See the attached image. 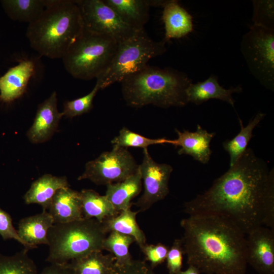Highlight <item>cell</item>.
Segmentation results:
<instances>
[{
    "label": "cell",
    "mask_w": 274,
    "mask_h": 274,
    "mask_svg": "<svg viewBox=\"0 0 274 274\" xmlns=\"http://www.w3.org/2000/svg\"><path fill=\"white\" fill-rule=\"evenodd\" d=\"M190 215H212L232 222L245 234L274 229V169L247 148L212 186L184 204Z\"/></svg>",
    "instance_id": "6da1fadb"
},
{
    "label": "cell",
    "mask_w": 274,
    "mask_h": 274,
    "mask_svg": "<svg viewBox=\"0 0 274 274\" xmlns=\"http://www.w3.org/2000/svg\"><path fill=\"white\" fill-rule=\"evenodd\" d=\"M188 265L206 274H245V234L228 220L212 215H190L180 222Z\"/></svg>",
    "instance_id": "7a4b0ae2"
},
{
    "label": "cell",
    "mask_w": 274,
    "mask_h": 274,
    "mask_svg": "<svg viewBox=\"0 0 274 274\" xmlns=\"http://www.w3.org/2000/svg\"><path fill=\"white\" fill-rule=\"evenodd\" d=\"M84 29L76 1L47 0L41 15L28 24L26 36L41 55L62 58Z\"/></svg>",
    "instance_id": "3957f363"
},
{
    "label": "cell",
    "mask_w": 274,
    "mask_h": 274,
    "mask_svg": "<svg viewBox=\"0 0 274 274\" xmlns=\"http://www.w3.org/2000/svg\"><path fill=\"white\" fill-rule=\"evenodd\" d=\"M120 83L128 106L139 108L152 104L168 108L188 104L186 92L192 80L186 73L175 69L147 65Z\"/></svg>",
    "instance_id": "277c9868"
},
{
    "label": "cell",
    "mask_w": 274,
    "mask_h": 274,
    "mask_svg": "<svg viewBox=\"0 0 274 274\" xmlns=\"http://www.w3.org/2000/svg\"><path fill=\"white\" fill-rule=\"evenodd\" d=\"M101 223L94 219L82 218L54 224L48 233L50 264H66L95 251L103 250L107 236Z\"/></svg>",
    "instance_id": "5b68a950"
},
{
    "label": "cell",
    "mask_w": 274,
    "mask_h": 274,
    "mask_svg": "<svg viewBox=\"0 0 274 274\" xmlns=\"http://www.w3.org/2000/svg\"><path fill=\"white\" fill-rule=\"evenodd\" d=\"M118 45L109 37L84 29L61 58L64 68L76 79H97L110 64Z\"/></svg>",
    "instance_id": "8992f818"
},
{
    "label": "cell",
    "mask_w": 274,
    "mask_h": 274,
    "mask_svg": "<svg viewBox=\"0 0 274 274\" xmlns=\"http://www.w3.org/2000/svg\"><path fill=\"white\" fill-rule=\"evenodd\" d=\"M166 42L152 39L145 29L136 30L133 35L118 43L114 56L109 65L97 79L100 89L143 69L152 58L167 50Z\"/></svg>",
    "instance_id": "52a82bcc"
},
{
    "label": "cell",
    "mask_w": 274,
    "mask_h": 274,
    "mask_svg": "<svg viewBox=\"0 0 274 274\" xmlns=\"http://www.w3.org/2000/svg\"><path fill=\"white\" fill-rule=\"evenodd\" d=\"M240 49L248 68L264 87L274 90V29L253 24Z\"/></svg>",
    "instance_id": "ba28073f"
},
{
    "label": "cell",
    "mask_w": 274,
    "mask_h": 274,
    "mask_svg": "<svg viewBox=\"0 0 274 274\" xmlns=\"http://www.w3.org/2000/svg\"><path fill=\"white\" fill-rule=\"evenodd\" d=\"M139 166L125 148L113 146L111 151L88 162L78 180L88 179L97 185L107 186L125 180L137 171Z\"/></svg>",
    "instance_id": "9c48e42d"
},
{
    "label": "cell",
    "mask_w": 274,
    "mask_h": 274,
    "mask_svg": "<svg viewBox=\"0 0 274 274\" xmlns=\"http://www.w3.org/2000/svg\"><path fill=\"white\" fill-rule=\"evenodd\" d=\"M84 29L109 37L118 43L136 31L125 23L104 0H76Z\"/></svg>",
    "instance_id": "30bf717a"
},
{
    "label": "cell",
    "mask_w": 274,
    "mask_h": 274,
    "mask_svg": "<svg viewBox=\"0 0 274 274\" xmlns=\"http://www.w3.org/2000/svg\"><path fill=\"white\" fill-rule=\"evenodd\" d=\"M139 168L144 192L135 204L139 212H143L168 195V182L173 168L169 164L155 161L147 148L143 149V159Z\"/></svg>",
    "instance_id": "8fae6325"
},
{
    "label": "cell",
    "mask_w": 274,
    "mask_h": 274,
    "mask_svg": "<svg viewBox=\"0 0 274 274\" xmlns=\"http://www.w3.org/2000/svg\"><path fill=\"white\" fill-rule=\"evenodd\" d=\"M247 235V264L259 274H274V229L261 226Z\"/></svg>",
    "instance_id": "7c38bea8"
},
{
    "label": "cell",
    "mask_w": 274,
    "mask_h": 274,
    "mask_svg": "<svg viewBox=\"0 0 274 274\" xmlns=\"http://www.w3.org/2000/svg\"><path fill=\"white\" fill-rule=\"evenodd\" d=\"M57 104V94L54 91L38 106L33 124L27 132V136L31 143H44L56 131L63 116L62 112L58 111Z\"/></svg>",
    "instance_id": "4fadbf2b"
},
{
    "label": "cell",
    "mask_w": 274,
    "mask_h": 274,
    "mask_svg": "<svg viewBox=\"0 0 274 274\" xmlns=\"http://www.w3.org/2000/svg\"><path fill=\"white\" fill-rule=\"evenodd\" d=\"M178 138L174 140L173 145L180 146L179 155H189L201 163L207 164L210 161L212 153L210 142L215 136V132H209L199 124L195 131H180L176 129Z\"/></svg>",
    "instance_id": "5bb4252c"
},
{
    "label": "cell",
    "mask_w": 274,
    "mask_h": 274,
    "mask_svg": "<svg viewBox=\"0 0 274 274\" xmlns=\"http://www.w3.org/2000/svg\"><path fill=\"white\" fill-rule=\"evenodd\" d=\"M35 73L34 62L22 60L0 77V99L11 102L25 92L29 80Z\"/></svg>",
    "instance_id": "9a60e30c"
},
{
    "label": "cell",
    "mask_w": 274,
    "mask_h": 274,
    "mask_svg": "<svg viewBox=\"0 0 274 274\" xmlns=\"http://www.w3.org/2000/svg\"><path fill=\"white\" fill-rule=\"evenodd\" d=\"M241 92L242 88L239 85L224 88L219 84L217 76L212 74L202 82L192 83L186 92L188 103L199 105L211 99H217L228 103L234 108L235 100L232 95Z\"/></svg>",
    "instance_id": "2e32d148"
},
{
    "label": "cell",
    "mask_w": 274,
    "mask_h": 274,
    "mask_svg": "<svg viewBox=\"0 0 274 274\" xmlns=\"http://www.w3.org/2000/svg\"><path fill=\"white\" fill-rule=\"evenodd\" d=\"M47 212L54 224L65 223L83 218L80 192L69 187L58 190Z\"/></svg>",
    "instance_id": "e0dca14e"
},
{
    "label": "cell",
    "mask_w": 274,
    "mask_h": 274,
    "mask_svg": "<svg viewBox=\"0 0 274 274\" xmlns=\"http://www.w3.org/2000/svg\"><path fill=\"white\" fill-rule=\"evenodd\" d=\"M162 20L164 24L166 42L172 39H180L193 29L192 17L176 0L166 1L163 7Z\"/></svg>",
    "instance_id": "ac0fdd59"
},
{
    "label": "cell",
    "mask_w": 274,
    "mask_h": 274,
    "mask_svg": "<svg viewBox=\"0 0 274 274\" xmlns=\"http://www.w3.org/2000/svg\"><path fill=\"white\" fill-rule=\"evenodd\" d=\"M54 224L52 217L47 211L21 219L17 230L20 238L31 249L39 245H48V233Z\"/></svg>",
    "instance_id": "d6986e66"
},
{
    "label": "cell",
    "mask_w": 274,
    "mask_h": 274,
    "mask_svg": "<svg viewBox=\"0 0 274 274\" xmlns=\"http://www.w3.org/2000/svg\"><path fill=\"white\" fill-rule=\"evenodd\" d=\"M142 186L139 166L137 171L125 180L107 185L105 195L115 209L120 212L131 208V200L140 193Z\"/></svg>",
    "instance_id": "ffe728a7"
},
{
    "label": "cell",
    "mask_w": 274,
    "mask_h": 274,
    "mask_svg": "<svg viewBox=\"0 0 274 274\" xmlns=\"http://www.w3.org/2000/svg\"><path fill=\"white\" fill-rule=\"evenodd\" d=\"M69 187L65 177L45 174L34 181L23 196L26 204L37 203L48 210L52 199L59 189Z\"/></svg>",
    "instance_id": "44dd1931"
},
{
    "label": "cell",
    "mask_w": 274,
    "mask_h": 274,
    "mask_svg": "<svg viewBox=\"0 0 274 274\" xmlns=\"http://www.w3.org/2000/svg\"><path fill=\"white\" fill-rule=\"evenodd\" d=\"M127 25L135 30L144 28L149 19L148 0H104Z\"/></svg>",
    "instance_id": "7402d4cb"
},
{
    "label": "cell",
    "mask_w": 274,
    "mask_h": 274,
    "mask_svg": "<svg viewBox=\"0 0 274 274\" xmlns=\"http://www.w3.org/2000/svg\"><path fill=\"white\" fill-rule=\"evenodd\" d=\"M83 218L94 219L100 223L117 215L118 212L106 196L101 195L92 189H84L80 192Z\"/></svg>",
    "instance_id": "603a6c76"
},
{
    "label": "cell",
    "mask_w": 274,
    "mask_h": 274,
    "mask_svg": "<svg viewBox=\"0 0 274 274\" xmlns=\"http://www.w3.org/2000/svg\"><path fill=\"white\" fill-rule=\"evenodd\" d=\"M138 213V211H132L130 208L120 212L117 215L106 219L101 223L107 233L114 231L130 236L141 248L146 244V237L136 220Z\"/></svg>",
    "instance_id": "cb8c5ba5"
},
{
    "label": "cell",
    "mask_w": 274,
    "mask_h": 274,
    "mask_svg": "<svg viewBox=\"0 0 274 274\" xmlns=\"http://www.w3.org/2000/svg\"><path fill=\"white\" fill-rule=\"evenodd\" d=\"M76 274H115V259L111 254L95 251L67 263Z\"/></svg>",
    "instance_id": "d4e9b609"
},
{
    "label": "cell",
    "mask_w": 274,
    "mask_h": 274,
    "mask_svg": "<svg viewBox=\"0 0 274 274\" xmlns=\"http://www.w3.org/2000/svg\"><path fill=\"white\" fill-rule=\"evenodd\" d=\"M1 3L10 18L28 24L36 20L47 5V0H3Z\"/></svg>",
    "instance_id": "484cf974"
},
{
    "label": "cell",
    "mask_w": 274,
    "mask_h": 274,
    "mask_svg": "<svg viewBox=\"0 0 274 274\" xmlns=\"http://www.w3.org/2000/svg\"><path fill=\"white\" fill-rule=\"evenodd\" d=\"M266 114L258 112L254 118L244 126L243 121L238 117L241 130L233 139L223 143V147L230 156V167L232 166L247 149V146L253 136V131L265 116Z\"/></svg>",
    "instance_id": "4316f807"
},
{
    "label": "cell",
    "mask_w": 274,
    "mask_h": 274,
    "mask_svg": "<svg viewBox=\"0 0 274 274\" xmlns=\"http://www.w3.org/2000/svg\"><path fill=\"white\" fill-rule=\"evenodd\" d=\"M109 233L104 241L103 250L109 251L114 257L116 266L129 264L133 259L129 249L131 244L135 242L134 239L130 236L117 232Z\"/></svg>",
    "instance_id": "83f0119b"
},
{
    "label": "cell",
    "mask_w": 274,
    "mask_h": 274,
    "mask_svg": "<svg viewBox=\"0 0 274 274\" xmlns=\"http://www.w3.org/2000/svg\"><path fill=\"white\" fill-rule=\"evenodd\" d=\"M23 249L15 254H0V274H38L37 266Z\"/></svg>",
    "instance_id": "f1b7e54d"
},
{
    "label": "cell",
    "mask_w": 274,
    "mask_h": 274,
    "mask_svg": "<svg viewBox=\"0 0 274 274\" xmlns=\"http://www.w3.org/2000/svg\"><path fill=\"white\" fill-rule=\"evenodd\" d=\"M111 143L113 146L125 148L131 147L145 149L154 145L169 144L173 145L174 140L166 138L150 139L132 131L126 127H123L119 131V134L111 141Z\"/></svg>",
    "instance_id": "f546056e"
},
{
    "label": "cell",
    "mask_w": 274,
    "mask_h": 274,
    "mask_svg": "<svg viewBox=\"0 0 274 274\" xmlns=\"http://www.w3.org/2000/svg\"><path fill=\"white\" fill-rule=\"evenodd\" d=\"M100 89L96 82L93 89L87 94L72 100L65 101L63 105V116L73 118L89 112L93 107V101L97 92Z\"/></svg>",
    "instance_id": "4dcf8cb0"
},
{
    "label": "cell",
    "mask_w": 274,
    "mask_h": 274,
    "mask_svg": "<svg viewBox=\"0 0 274 274\" xmlns=\"http://www.w3.org/2000/svg\"><path fill=\"white\" fill-rule=\"evenodd\" d=\"M253 24L274 29V1L254 0Z\"/></svg>",
    "instance_id": "1f68e13d"
},
{
    "label": "cell",
    "mask_w": 274,
    "mask_h": 274,
    "mask_svg": "<svg viewBox=\"0 0 274 274\" xmlns=\"http://www.w3.org/2000/svg\"><path fill=\"white\" fill-rule=\"evenodd\" d=\"M184 254L181 239H175L168 250L166 258L168 274H177L182 270Z\"/></svg>",
    "instance_id": "d6a6232c"
},
{
    "label": "cell",
    "mask_w": 274,
    "mask_h": 274,
    "mask_svg": "<svg viewBox=\"0 0 274 274\" xmlns=\"http://www.w3.org/2000/svg\"><path fill=\"white\" fill-rule=\"evenodd\" d=\"M140 249L153 269L164 262L169 250L167 246L162 243L156 245H148L146 243Z\"/></svg>",
    "instance_id": "836d02e7"
},
{
    "label": "cell",
    "mask_w": 274,
    "mask_h": 274,
    "mask_svg": "<svg viewBox=\"0 0 274 274\" xmlns=\"http://www.w3.org/2000/svg\"><path fill=\"white\" fill-rule=\"evenodd\" d=\"M0 235L6 241L13 239L22 245L28 251L31 250L19 237L12 224V219L7 212L0 208Z\"/></svg>",
    "instance_id": "e575fe53"
},
{
    "label": "cell",
    "mask_w": 274,
    "mask_h": 274,
    "mask_svg": "<svg viewBox=\"0 0 274 274\" xmlns=\"http://www.w3.org/2000/svg\"><path fill=\"white\" fill-rule=\"evenodd\" d=\"M115 274H156L153 268L145 261L133 260L128 265L123 266L116 265Z\"/></svg>",
    "instance_id": "d590c367"
},
{
    "label": "cell",
    "mask_w": 274,
    "mask_h": 274,
    "mask_svg": "<svg viewBox=\"0 0 274 274\" xmlns=\"http://www.w3.org/2000/svg\"><path fill=\"white\" fill-rule=\"evenodd\" d=\"M39 274H76L73 269L66 264H50L45 267Z\"/></svg>",
    "instance_id": "8d00e7d4"
},
{
    "label": "cell",
    "mask_w": 274,
    "mask_h": 274,
    "mask_svg": "<svg viewBox=\"0 0 274 274\" xmlns=\"http://www.w3.org/2000/svg\"><path fill=\"white\" fill-rule=\"evenodd\" d=\"M199 270L193 265H189L188 268L184 271L181 270L177 274H200Z\"/></svg>",
    "instance_id": "74e56055"
}]
</instances>
